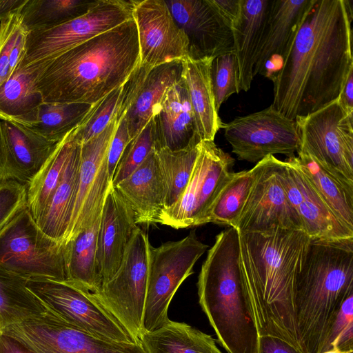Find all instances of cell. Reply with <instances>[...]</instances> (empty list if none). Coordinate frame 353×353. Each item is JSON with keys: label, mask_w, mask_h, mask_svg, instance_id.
<instances>
[{"label": "cell", "mask_w": 353, "mask_h": 353, "mask_svg": "<svg viewBox=\"0 0 353 353\" xmlns=\"http://www.w3.org/2000/svg\"><path fill=\"white\" fill-rule=\"evenodd\" d=\"M34 87L45 103L94 105L121 87L140 65L132 19L46 62Z\"/></svg>", "instance_id": "cell-3"}, {"label": "cell", "mask_w": 353, "mask_h": 353, "mask_svg": "<svg viewBox=\"0 0 353 353\" xmlns=\"http://www.w3.org/2000/svg\"><path fill=\"white\" fill-rule=\"evenodd\" d=\"M280 163L281 160L268 156L251 169L253 183L234 226L239 232L302 230L299 216L279 179Z\"/></svg>", "instance_id": "cell-14"}, {"label": "cell", "mask_w": 353, "mask_h": 353, "mask_svg": "<svg viewBox=\"0 0 353 353\" xmlns=\"http://www.w3.org/2000/svg\"><path fill=\"white\" fill-rule=\"evenodd\" d=\"M279 179L311 239H353V230L340 221L300 170L289 159L281 161Z\"/></svg>", "instance_id": "cell-19"}, {"label": "cell", "mask_w": 353, "mask_h": 353, "mask_svg": "<svg viewBox=\"0 0 353 353\" xmlns=\"http://www.w3.org/2000/svg\"><path fill=\"white\" fill-rule=\"evenodd\" d=\"M121 86L94 104L83 122L75 129L74 136L81 144L101 133L116 117Z\"/></svg>", "instance_id": "cell-42"}, {"label": "cell", "mask_w": 353, "mask_h": 353, "mask_svg": "<svg viewBox=\"0 0 353 353\" xmlns=\"http://www.w3.org/2000/svg\"><path fill=\"white\" fill-rule=\"evenodd\" d=\"M154 149V123L152 118L126 146L116 168L112 185L115 186L129 176Z\"/></svg>", "instance_id": "cell-40"}, {"label": "cell", "mask_w": 353, "mask_h": 353, "mask_svg": "<svg viewBox=\"0 0 353 353\" xmlns=\"http://www.w3.org/2000/svg\"><path fill=\"white\" fill-rule=\"evenodd\" d=\"M257 353H300L282 339L271 336L259 337Z\"/></svg>", "instance_id": "cell-47"}, {"label": "cell", "mask_w": 353, "mask_h": 353, "mask_svg": "<svg viewBox=\"0 0 353 353\" xmlns=\"http://www.w3.org/2000/svg\"><path fill=\"white\" fill-rule=\"evenodd\" d=\"M200 143L179 150L173 151L168 148L154 150L165 183V208L174 204L186 188L199 153Z\"/></svg>", "instance_id": "cell-38"}, {"label": "cell", "mask_w": 353, "mask_h": 353, "mask_svg": "<svg viewBox=\"0 0 353 353\" xmlns=\"http://www.w3.org/2000/svg\"><path fill=\"white\" fill-rule=\"evenodd\" d=\"M0 353H34L15 338L0 332Z\"/></svg>", "instance_id": "cell-48"}, {"label": "cell", "mask_w": 353, "mask_h": 353, "mask_svg": "<svg viewBox=\"0 0 353 353\" xmlns=\"http://www.w3.org/2000/svg\"><path fill=\"white\" fill-rule=\"evenodd\" d=\"M353 295V239H310L298 273L294 312L303 353H323L343 302Z\"/></svg>", "instance_id": "cell-4"}, {"label": "cell", "mask_w": 353, "mask_h": 353, "mask_svg": "<svg viewBox=\"0 0 353 353\" xmlns=\"http://www.w3.org/2000/svg\"><path fill=\"white\" fill-rule=\"evenodd\" d=\"M28 289L47 310L64 322L101 339L136 342L94 293L70 281L28 279Z\"/></svg>", "instance_id": "cell-8"}, {"label": "cell", "mask_w": 353, "mask_h": 353, "mask_svg": "<svg viewBox=\"0 0 353 353\" xmlns=\"http://www.w3.org/2000/svg\"><path fill=\"white\" fill-rule=\"evenodd\" d=\"M135 1L98 0L87 12L54 28L29 32L21 63L50 61L74 47L132 19Z\"/></svg>", "instance_id": "cell-10"}, {"label": "cell", "mask_w": 353, "mask_h": 353, "mask_svg": "<svg viewBox=\"0 0 353 353\" xmlns=\"http://www.w3.org/2000/svg\"><path fill=\"white\" fill-rule=\"evenodd\" d=\"M210 1L230 28L238 22L241 12V0H210Z\"/></svg>", "instance_id": "cell-46"}, {"label": "cell", "mask_w": 353, "mask_h": 353, "mask_svg": "<svg viewBox=\"0 0 353 353\" xmlns=\"http://www.w3.org/2000/svg\"><path fill=\"white\" fill-rule=\"evenodd\" d=\"M323 353H346L341 350H340L336 345H332L330 349L327 351L323 352Z\"/></svg>", "instance_id": "cell-51"}, {"label": "cell", "mask_w": 353, "mask_h": 353, "mask_svg": "<svg viewBox=\"0 0 353 353\" xmlns=\"http://www.w3.org/2000/svg\"><path fill=\"white\" fill-rule=\"evenodd\" d=\"M65 243L46 235L27 205L0 232V268L26 279L68 280Z\"/></svg>", "instance_id": "cell-6"}, {"label": "cell", "mask_w": 353, "mask_h": 353, "mask_svg": "<svg viewBox=\"0 0 353 353\" xmlns=\"http://www.w3.org/2000/svg\"><path fill=\"white\" fill-rule=\"evenodd\" d=\"M140 65L153 68L188 57V40L164 0L135 1Z\"/></svg>", "instance_id": "cell-17"}, {"label": "cell", "mask_w": 353, "mask_h": 353, "mask_svg": "<svg viewBox=\"0 0 353 353\" xmlns=\"http://www.w3.org/2000/svg\"><path fill=\"white\" fill-rule=\"evenodd\" d=\"M59 142L21 124L0 121V183L14 181L27 186Z\"/></svg>", "instance_id": "cell-20"}, {"label": "cell", "mask_w": 353, "mask_h": 353, "mask_svg": "<svg viewBox=\"0 0 353 353\" xmlns=\"http://www.w3.org/2000/svg\"><path fill=\"white\" fill-rule=\"evenodd\" d=\"M214 58L194 60L187 57L182 60L181 79L188 92L201 141H214L223 123L215 108L210 69Z\"/></svg>", "instance_id": "cell-27"}, {"label": "cell", "mask_w": 353, "mask_h": 353, "mask_svg": "<svg viewBox=\"0 0 353 353\" xmlns=\"http://www.w3.org/2000/svg\"><path fill=\"white\" fill-rule=\"evenodd\" d=\"M182 70V60H176L148 72L125 116L131 139L157 114L167 91L181 80Z\"/></svg>", "instance_id": "cell-26"}, {"label": "cell", "mask_w": 353, "mask_h": 353, "mask_svg": "<svg viewBox=\"0 0 353 353\" xmlns=\"http://www.w3.org/2000/svg\"><path fill=\"white\" fill-rule=\"evenodd\" d=\"M208 248L195 230L181 240L157 248L150 244L144 332H152L170 321L168 311L171 300L181 284L193 274L194 264Z\"/></svg>", "instance_id": "cell-7"}, {"label": "cell", "mask_w": 353, "mask_h": 353, "mask_svg": "<svg viewBox=\"0 0 353 353\" xmlns=\"http://www.w3.org/2000/svg\"><path fill=\"white\" fill-rule=\"evenodd\" d=\"M299 150L334 174L353 183V114L340 100L294 119Z\"/></svg>", "instance_id": "cell-11"}, {"label": "cell", "mask_w": 353, "mask_h": 353, "mask_svg": "<svg viewBox=\"0 0 353 353\" xmlns=\"http://www.w3.org/2000/svg\"><path fill=\"white\" fill-rule=\"evenodd\" d=\"M138 228L132 210L111 185L102 210L97 239V266L101 286L119 269Z\"/></svg>", "instance_id": "cell-21"}, {"label": "cell", "mask_w": 353, "mask_h": 353, "mask_svg": "<svg viewBox=\"0 0 353 353\" xmlns=\"http://www.w3.org/2000/svg\"><path fill=\"white\" fill-rule=\"evenodd\" d=\"M34 353H145L140 342L119 343L90 334L51 312L0 330Z\"/></svg>", "instance_id": "cell-15"}, {"label": "cell", "mask_w": 353, "mask_h": 353, "mask_svg": "<svg viewBox=\"0 0 353 353\" xmlns=\"http://www.w3.org/2000/svg\"><path fill=\"white\" fill-rule=\"evenodd\" d=\"M81 144L78 142L70 157L59 184L37 223L46 235L61 243H65L70 224L81 160Z\"/></svg>", "instance_id": "cell-30"}, {"label": "cell", "mask_w": 353, "mask_h": 353, "mask_svg": "<svg viewBox=\"0 0 353 353\" xmlns=\"http://www.w3.org/2000/svg\"><path fill=\"white\" fill-rule=\"evenodd\" d=\"M199 302L228 353H257L259 333L240 268L238 230L221 232L198 277Z\"/></svg>", "instance_id": "cell-5"}, {"label": "cell", "mask_w": 353, "mask_h": 353, "mask_svg": "<svg viewBox=\"0 0 353 353\" xmlns=\"http://www.w3.org/2000/svg\"><path fill=\"white\" fill-rule=\"evenodd\" d=\"M239 235L244 289L259 336L279 338L303 353L294 291L310 239L302 230L283 229Z\"/></svg>", "instance_id": "cell-2"}, {"label": "cell", "mask_w": 353, "mask_h": 353, "mask_svg": "<svg viewBox=\"0 0 353 353\" xmlns=\"http://www.w3.org/2000/svg\"><path fill=\"white\" fill-rule=\"evenodd\" d=\"M101 216L92 225L65 243L68 280L94 294L99 292L101 287L97 266V246Z\"/></svg>", "instance_id": "cell-33"}, {"label": "cell", "mask_w": 353, "mask_h": 353, "mask_svg": "<svg viewBox=\"0 0 353 353\" xmlns=\"http://www.w3.org/2000/svg\"><path fill=\"white\" fill-rule=\"evenodd\" d=\"M315 0H272L263 37L253 68L254 77L262 73L272 58L283 62Z\"/></svg>", "instance_id": "cell-24"}, {"label": "cell", "mask_w": 353, "mask_h": 353, "mask_svg": "<svg viewBox=\"0 0 353 353\" xmlns=\"http://www.w3.org/2000/svg\"><path fill=\"white\" fill-rule=\"evenodd\" d=\"M272 0H241L238 22L232 27L236 58L239 90L248 91L254 79L253 68L263 37Z\"/></svg>", "instance_id": "cell-25"}, {"label": "cell", "mask_w": 353, "mask_h": 353, "mask_svg": "<svg viewBox=\"0 0 353 353\" xmlns=\"http://www.w3.org/2000/svg\"><path fill=\"white\" fill-rule=\"evenodd\" d=\"M150 244L148 234L139 228L119 269L95 294L136 342L144 333Z\"/></svg>", "instance_id": "cell-9"}, {"label": "cell", "mask_w": 353, "mask_h": 353, "mask_svg": "<svg viewBox=\"0 0 353 353\" xmlns=\"http://www.w3.org/2000/svg\"><path fill=\"white\" fill-rule=\"evenodd\" d=\"M140 343L145 353H222L210 335L170 320L152 332H144Z\"/></svg>", "instance_id": "cell-31"}, {"label": "cell", "mask_w": 353, "mask_h": 353, "mask_svg": "<svg viewBox=\"0 0 353 353\" xmlns=\"http://www.w3.org/2000/svg\"><path fill=\"white\" fill-rule=\"evenodd\" d=\"M94 1L26 0L20 8L23 26L29 32L50 29L79 17Z\"/></svg>", "instance_id": "cell-35"}, {"label": "cell", "mask_w": 353, "mask_h": 353, "mask_svg": "<svg viewBox=\"0 0 353 353\" xmlns=\"http://www.w3.org/2000/svg\"><path fill=\"white\" fill-rule=\"evenodd\" d=\"M234 162L214 141H201L188 183L176 202L164 210L160 223L175 229L208 223L210 207Z\"/></svg>", "instance_id": "cell-12"}, {"label": "cell", "mask_w": 353, "mask_h": 353, "mask_svg": "<svg viewBox=\"0 0 353 353\" xmlns=\"http://www.w3.org/2000/svg\"><path fill=\"white\" fill-rule=\"evenodd\" d=\"M94 105L43 102L37 122L29 128L50 141L59 142L83 122Z\"/></svg>", "instance_id": "cell-36"}, {"label": "cell", "mask_w": 353, "mask_h": 353, "mask_svg": "<svg viewBox=\"0 0 353 353\" xmlns=\"http://www.w3.org/2000/svg\"><path fill=\"white\" fill-rule=\"evenodd\" d=\"M210 78L217 112L222 103L234 93H239L238 65L234 52L212 59Z\"/></svg>", "instance_id": "cell-41"}, {"label": "cell", "mask_w": 353, "mask_h": 353, "mask_svg": "<svg viewBox=\"0 0 353 353\" xmlns=\"http://www.w3.org/2000/svg\"><path fill=\"white\" fill-rule=\"evenodd\" d=\"M339 99L344 109L348 113L353 114V69L348 74Z\"/></svg>", "instance_id": "cell-49"}, {"label": "cell", "mask_w": 353, "mask_h": 353, "mask_svg": "<svg viewBox=\"0 0 353 353\" xmlns=\"http://www.w3.org/2000/svg\"><path fill=\"white\" fill-rule=\"evenodd\" d=\"M153 119L154 150H179L201 141L182 79L167 91Z\"/></svg>", "instance_id": "cell-23"}, {"label": "cell", "mask_w": 353, "mask_h": 353, "mask_svg": "<svg viewBox=\"0 0 353 353\" xmlns=\"http://www.w3.org/2000/svg\"><path fill=\"white\" fill-rule=\"evenodd\" d=\"M315 0L274 77V107L294 120L339 98L351 70L352 7Z\"/></svg>", "instance_id": "cell-1"}, {"label": "cell", "mask_w": 353, "mask_h": 353, "mask_svg": "<svg viewBox=\"0 0 353 353\" xmlns=\"http://www.w3.org/2000/svg\"><path fill=\"white\" fill-rule=\"evenodd\" d=\"M117 123L116 114L101 133L81 144L77 181L65 243L92 225L101 215L112 185L108 173L107 154Z\"/></svg>", "instance_id": "cell-16"}, {"label": "cell", "mask_w": 353, "mask_h": 353, "mask_svg": "<svg viewBox=\"0 0 353 353\" xmlns=\"http://www.w3.org/2000/svg\"><path fill=\"white\" fill-rule=\"evenodd\" d=\"M252 170L231 172L209 210L208 221L234 228L250 192Z\"/></svg>", "instance_id": "cell-37"}, {"label": "cell", "mask_w": 353, "mask_h": 353, "mask_svg": "<svg viewBox=\"0 0 353 353\" xmlns=\"http://www.w3.org/2000/svg\"><path fill=\"white\" fill-rule=\"evenodd\" d=\"M21 7L0 20V86L17 69L25 54L28 32L22 23Z\"/></svg>", "instance_id": "cell-39"}, {"label": "cell", "mask_w": 353, "mask_h": 353, "mask_svg": "<svg viewBox=\"0 0 353 353\" xmlns=\"http://www.w3.org/2000/svg\"><path fill=\"white\" fill-rule=\"evenodd\" d=\"M27 280L0 268V330L47 312L26 287Z\"/></svg>", "instance_id": "cell-34"}, {"label": "cell", "mask_w": 353, "mask_h": 353, "mask_svg": "<svg viewBox=\"0 0 353 353\" xmlns=\"http://www.w3.org/2000/svg\"><path fill=\"white\" fill-rule=\"evenodd\" d=\"M188 40V57L198 60L233 52L230 27L210 0L165 1Z\"/></svg>", "instance_id": "cell-18"}, {"label": "cell", "mask_w": 353, "mask_h": 353, "mask_svg": "<svg viewBox=\"0 0 353 353\" xmlns=\"http://www.w3.org/2000/svg\"><path fill=\"white\" fill-rule=\"evenodd\" d=\"M114 188L132 210L137 224L160 223L166 208V188L154 149Z\"/></svg>", "instance_id": "cell-22"}, {"label": "cell", "mask_w": 353, "mask_h": 353, "mask_svg": "<svg viewBox=\"0 0 353 353\" xmlns=\"http://www.w3.org/2000/svg\"><path fill=\"white\" fill-rule=\"evenodd\" d=\"M40 65H19L9 79L0 86V119L27 127L34 125L43 103L41 93L36 90L34 81Z\"/></svg>", "instance_id": "cell-28"}, {"label": "cell", "mask_w": 353, "mask_h": 353, "mask_svg": "<svg viewBox=\"0 0 353 353\" xmlns=\"http://www.w3.org/2000/svg\"><path fill=\"white\" fill-rule=\"evenodd\" d=\"M26 205V186L14 181L0 183V232Z\"/></svg>", "instance_id": "cell-43"}, {"label": "cell", "mask_w": 353, "mask_h": 353, "mask_svg": "<svg viewBox=\"0 0 353 353\" xmlns=\"http://www.w3.org/2000/svg\"><path fill=\"white\" fill-rule=\"evenodd\" d=\"M75 129L59 143L41 170L26 186L27 207L36 223L40 220L59 184L70 157L79 142L74 136Z\"/></svg>", "instance_id": "cell-32"}, {"label": "cell", "mask_w": 353, "mask_h": 353, "mask_svg": "<svg viewBox=\"0 0 353 353\" xmlns=\"http://www.w3.org/2000/svg\"><path fill=\"white\" fill-rule=\"evenodd\" d=\"M26 0H0V20L11 11L21 7Z\"/></svg>", "instance_id": "cell-50"}, {"label": "cell", "mask_w": 353, "mask_h": 353, "mask_svg": "<svg viewBox=\"0 0 353 353\" xmlns=\"http://www.w3.org/2000/svg\"><path fill=\"white\" fill-rule=\"evenodd\" d=\"M224 136L239 160L258 163L268 156H294L301 141L294 120L269 107L223 124Z\"/></svg>", "instance_id": "cell-13"}, {"label": "cell", "mask_w": 353, "mask_h": 353, "mask_svg": "<svg viewBox=\"0 0 353 353\" xmlns=\"http://www.w3.org/2000/svg\"><path fill=\"white\" fill-rule=\"evenodd\" d=\"M353 326V295L350 296L342 304L333 325L329 346L346 329Z\"/></svg>", "instance_id": "cell-45"}, {"label": "cell", "mask_w": 353, "mask_h": 353, "mask_svg": "<svg viewBox=\"0 0 353 353\" xmlns=\"http://www.w3.org/2000/svg\"><path fill=\"white\" fill-rule=\"evenodd\" d=\"M289 158L305 176L336 217L353 230V183L329 171L299 150Z\"/></svg>", "instance_id": "cell-29"}, {"label": "cell", "mask_w": 353, "mask_h": 353, "mask_svg": "<svg viewBox=\"0 0 353 353\" xmlns=\"http://www.w3.org/2000/svg\"><path fill=\"white\" fill-rule=\"evenodd\" d=\"M130 140L126 118L123 117L117 123L107 154L108 173L111 183L117 164Z\"/></svg>", "instance_id": "cell-44"}]
</instances>
